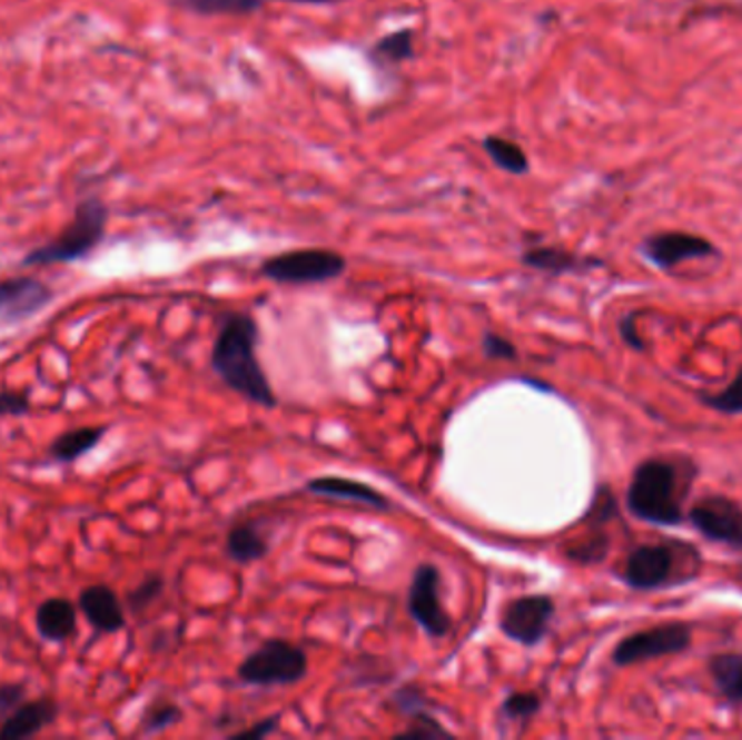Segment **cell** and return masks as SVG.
<instances>
[{
  "instance_id": "cell-1",
  "label": "cell",
  "mask_w": 742,
  "mask_h": 740,
  "mask_svg": "<svg viewBox=\"0 0 742 740\" xmlns=\"http://www.w3.org/2000/svg\"><path fill=\"white\" fill-rule=\"evenodd\" d=\"M259 326L250 315L233 313L219 328L211 354L214 369L233 392L267 408L276 406V395L263 372L259 356Z\"/></svg>"
},
{
  "instance_id": "cell-2",
  "label": "cell",
  "mask_w": 742,
  "mask_h": 740,
  "mask_svg": "<svg viewBox=\"0 0 742 740\" xmlns=\"http://www.w3.org/2000/svg\"><path fill=\"white\" fill-rule=\"evenodd\" d=\"M680 493V472L666 458H645L636 465L627 493L625 506L639 522L660 527H675L686 520Z\"/></svg>"
},
{
  "instance_id": "cell-3",
  "label": "cell",
  "mask_w": 742,
  "mask_h": 740,
  "mask_svg": "<svg viewBox=\"0 0 742 740\" xmlns=\"http://www.w3.org/2000/svg\"><path fill=\"white\" fill-rule=\"evenodd\" d=\"M306 669L308 658L303 648L271 639L239 664V678L253 687H291L305 678Z\"/></svg>"
},
{
  "instance_id": "cell-4",
  "label": "cell",
  "mask_w": 742,
  "mask_h": 740,
  "mask_svg": "<svg viewBox=\"0 0 742 740\" xmlns=\"http://www.w3.org/2000/svg\"><path fill=\"white\" fill-rule=\"evenodd\" d=\"M693 643V628L686 621H666L621 639L612 650V664L634 667L666 655L684 653Z\"/></svg>"
},
{
  "instance_id": "cell-5",
  "label": "cell",
  "mask_w": 742,
  "mask_h": 740,
  "mask_svg": "<svg viewBox=\"0 0 742 740\" xmlns=\"http://www.w3.org/2000/svg\"><path fill=\"white\" fill-rule=\"evenodd\" d=\"M107 211L98 200H88L79 207L72 224L44 248L31 253L27 265H48V263L77 262L86 257L89 250L102 239Z\"/></svg>"
},
{
  "instance_id": "cell-6",
  "label": "cell",
  "mask_w": 742,
  "mask_h": 740,
  "mask_svg": "<svg viewBox=\"0 0 742 740\" xmlns=\"http://www.w3.org/2000/svg\"><path fill=\"white\" fill-rule=\"evenodd\" d=\"M346 259L333 250H294L263 263L261 272L276 283L313 285L339 278L346 272Z\"/></svg>"
},
{
  "instance_id": "cell-7",
  "label": "cell",
  "mask_w": 742,
  "mask_h": 740,
  "mask_svg": "<svg viewBox=\"0 0 742 740\" xmlns=\"http://www.w3.org/2000/svg\"><path fill=\"white\" fill-rule=\"evenodd\" d=\"M691 525L712 543L742 552V504L728 495H703L686 513Z\"/></svg>"
},
{
  "instance_id": "cell-8",
  "label": "cell",
  "mask_w": 742,
  "mask_h": 740,
  "mask_svg": "<svg viewBox=\"0 0 742 740\" xmlns=\"http://www.w3.org/2000/svg\"><path fill=\"white\" fill-rule=\"evenodd\" d=\"M621 580L634 591H657L680 580L675 578V552L664 543H641L621 569Z\"/></svg>"
},
{
  "instance_id": "cell-9",
  "label": "cell",
  "mask_w": 742,
  "mask_h": 740,
  "mask_svg": "<svg viewBox=\"0 0 742 740\" xmlns=\"http://www.w3.org/2000/svg\"><path fill=\"white\" fill-rule=\"evenodd\" d=\"M554 614H556V604L550 595L545 593L524 595V598L513 600L504 609L499 628L511 641L522 643L525 648H532L545 639Z\"/></svg>"
},
{
  "instance_id": "cell-10",
  "label": "cell",
  "mask_w": 742,
  "mask_h": 740,
  "mask_svg": "<svg viewBox=\"0 0 742 740\" xmlns=\"http://www.w3.org/2000/svg\"><path fill=\"white\" fill-rule=\"evenodd\" d=\"M441 573L435 565H419L408 589V612L431 637H445L452 628L449 614L441 604Z\"/></svg>"
},
{
  "instance_id": "cell-11",
  "label": "cell",
  "mask_w": 742,
  "mask_h": 740,
  "mask_svg": "<svg viewBox=\"0 0 742 740\" xmlns=\"http://www.w3.org/2000/svg\"><path fill=\"white\" fill-rule=\"evenodd\" d=\"M641 253L647 262L655 265L657 269H673L680 263L693 262V259H708L719 255L716 246L699 235L682 233V230H669V233H655L641 244Z\"/></svg>"
},
{
  "instance_id": "cell-12",
  "label": "cell",
  "mask_w": 742,
  "mask_h": 740,
  "mask_svg": "<svg viewBox=\"0 0 742 740\" xmlns=\"http://www.w3.org/2000/svg\"><path fill=\"white\" fill-rule=\"evenodd\" d=\"M50 300L48 287L33 278H11L0 283V317H27Z\"/></svg>"
},
{
  "instance_id": "cell-13",
  "label": "cell",
  "mask_w": 742,
  "mask_h": 740,
  "mask_svg": "<svg viewBox=\"0 0 742 740\" xmlns=\"http://www.w3.org/2000/svg\"><path fill=\"white\" fill-rule=\"evenodd\" d=\"M57 717V706L50 699H38L33 703L18 706L2 723L0 739L20 740L42 732Z\"/></svg>"
},
{
  "instance_id": "cell-14",
  "label": "cell",
  "mask_w": 742,
  "mask_h": 740,
  "mask_svg": "<svg viewBox=\"0 0 742 740\" xmlns=\"http://www.w3.org/2000/svg\"><path fill=\"white\" fill-rule=\"evenodd\" d=\"M306 491L315 495H326V497H337V500H349L367 506H376L380 511L389 509V500L374 486L358 482V480L342 478V476H324V478H313L306 484Z\"/></svg>"
},
{
  "instance_id": "cell-15",
  "label": "cell",
  "mask_w": 742,
  "mask_h": 740,
  "mask_svg": "<svg viewBox=\"0 0 742 740\" xmlns=\"http://www.w3.org/2000/svg\"><path fill=\"white\" fill-rule=\"evenodd\" d=\"M81 609L100 632H118L125 628V610L109 586L96 584L86 589L81 593Z\"/></svg>"
},
{
  "instance_id": "cell-16",
  "label": "cell",
  "mask_w": 742,
  "mask_h": 740,
  "mask_svg": "<svg viewBox=\"0 0 742 740\" xmlns=\"http://www.w3.org/2000/svg\"><path fill=\"white\" fill-rule=\"evenodd\" d=\"M708 673L725 701L739 706L742 703V653H714L708 660Z\"/></svg>"
},
{
  "instance_id": "cell-17",
  "label": "cell",
  "mask_w": 742,
  "mask_h": 740,
  "mask_svg": "<svg viewBox=\"0 0 742 740\" xmlns=\"http://www.w3.org/2000/svg\"><path fill=\"white\" fill-rule=\"evenodd\" d=\"M36 625L48 641H66L77 630V610L68 600H48L38 609Z\"/></svg>"
},
{
  "instance_id": "cell-18",
  "label": "cell",
  "mask_w": 742,
  "mask_h": 740,
  "mask_svg": "<svg viewBox=\"0 0 742 740\" xmlns=\"http://www.w3.org/2000/svg\"><path fill=\"white\" fill-rule=\"evenodd\" d=\"M226 552L235 563L248 565V563L261 561L263 556L269 552V543L253 523H239L230 527L226 536Z\"/></svg>"
},
{
  "instance_id": "cell-19",
  "label": "cell",
  "mask_w": 742,
  "mask_h": 740,
  "mask_svg": "<svg viewBox=\"0 0 742 740\" xmlns=\"http://www.w3.org/2000/svg\"><path fill=\"white\" fill-rule=\"evenodd\" d=\"M524 263L527 267L550 272V274H568V272H582L591 267H600L602 262L595 259H580L571 255L563 248H550V246H538L530 248L524 255Z\"/></svg>"
},
{
  "instance_id": "cell-20",
  "label": "cell",
  "mask_w": 742,
  "mask_h": 740,
  "mask_svg": "<svg viewBox=\"0 0 742 740\" xmlns=\"http://www.w3.org/2000/svg\"><path fill=\"white\" fill-rule=\"evenodd\" d=\"M484 150H486L488 159L499 170H504L508 175L522 176L530 170V161H527L524 148L517 146L511 139H504V137H497V135H488L484 139Z\"/></svg>"
},
{
  "instance_id": "cell-21",
  "label": "cell",
  "mask_w": 742,
  "mask_h": 740,
  "mask_svg": "<svg viewBox=\"0 0 742 740\" xmlns=\"http://www.w3.org/2000/svg\"><path fill=\"white\" fill-rule=\"evenodd\" d=\"M105 431L107 428H79V431L63 433L59 438H55L50 452L57 461L72 463L75 458H79L81 454L89 452L102 438Z\"/></svg>"
},
{
  "instance_id": "cell-22",
  "label": "cell",
  "mask_w": 742,
  "mask_h": 740,
  "mask_svg": "<svg viewBox=\"0 0 742 740\" xmlns=\"http://www.w3.org/2000/svg\"><path fill=\"white\" fill-rule=\"evenodd\" d=\"M699 402L721 415H742V367L732 383L721 392H699Z\"/></svg>"
},
{
  "instance_id": "cell-23",
  "label": "cell",
  "mask_w": 742,
  "mask_h": 740,
  "mask_svg": "<svg viewBox=\"0 0 742 740\" xmlns=\"http://www.w3.org/2000/svg\"><path fill=\"white\" fill-rule=\"evenodd\" d=\"M611 539L604 532H595L577 543H573L567 550L568 561L580 565H597L609 556Z\"/></svg>"
},
{
  "instance_id": "cell-24",
  "label": "cell",
  "mask_w": 742,
  "mask_h": 740,
  "mask_svg": "<svg viewBox=\"0 0 742 740\" xmlns=\"http://www.w3.org/2000/svg\"><path fill=\"white\" fill-rule=\"evenodd\" d=\"M413 46H415V38L410 29L397 31L387 38H383L378 45L374 46V57L383 59L387 63H399L406 61L413 55Z\"/></svg>"
},
{
  "instance_id": "cell-25",
  "label": "cell",
  "mask_w": 742,
  "mask_h": 740,
  "mask_svg": "<svg viewBox=\"0 0 742 740\" xmlns=\"http://www.w3.org/2000/svg\"><path fill=\"white\" fill-rule=\"evenodd\" d=\"M182 7L205 13V16H216V13H250L257 11L263 4V0H178Z\"/></svg>"
},
{
  "instance_id": "cell-26",
  "label": "cell",
  "mask_w": 742,
  "mask_h": 740,
  "mask_svg": "<svg viewBox=\"0 0 742 740\" xmlns=\"http://www.w3.org/2000/svg\"><path fill=\"white\" fill-rule=\"evenodd\" d=\"M541 706H543V701L536 693H513V695L504 699L502 712L511 721H530L541 710Z\"/></svg>"
},
{
  "instance_id": "cell-27",
  "label": "cell",
  "mask_w": 742,
  "mask_h": 740,
  "mask_svg": "<svg viewBox=\"0 0 742 740\" xmlns=\"http://www.w3.org/2000/svg\"><path fill=\"white\" fill-rule=\"evenodd\" d=\"M614 515H616V500L609 486H600L593 497L591 509L586 511V522L606 523L611 522Z\"/></svg>"
},
{
  "instance_id": "cell-28",
  "label": "cell",
  "mask_w": 742,
  "mask_h": 740,
  "mask_svg": "<svg viewBox=\"0 0 742 740\" xmlns=\"http://www.w3.org/2000/svg\"><path fill=\"white\" fill-rule=\"evenodd\" d=\"M415 717V726L399 732V739H431V737H449V732L438 723L437 719L428 717L424 710L413 714Z\"/></svg>"
},
{
  "instance_id": "cell-29",
  "label": "cell",
  "mask_w": 742,
  "mask_h": 740,
  "mask_svg": "<svg viewBox=\"0 0 742 740\" xmlns=\"http://www.w3.org/2000/svg\"><path fill=\"white\" fill-rule=\"evenodd\" d=\"M180 717H182V714H180V710L176 708L175 703H161V706H155V708L146 714V719H144V730L150 732V734H152V732H161V730L175 726Z\"/></svg>"
},
{
  "instance_id": "cell-30",
  "label": "cell",
  "mask_w": 742,
  "mask_h": 740,
  "mask_svg": "<svg viewBox=\"0 0 742 740\" xmlns=\"http://www.w3.org/2000/svg\"><path fill=\"white\" fill-rule=\"evenodd\" d=\"M482 349H484L486 358H497V361H515L517 358V348L513 346V342H508L506 337H502L497 333H484Z\"/></svg>"
},
{
  "instance_id": "cell-31",
  "label": "cell",
  "mask_w": 742,
  "mask_h": 740,
  "mask_svg": "<svg viewBox=\"0 0 742 740\" xmlns=\"http://www.w3.org/2000/svg\"><path fill=\"white\" fill-rule=\"evenodd\" d=\"M636 317H639V313H627V315L619 322V335H621V342H623L627 348H632L634 352H645L647 346H645V339H643L641 333H639Z\"/></svg>"
},
{
  "instance_id": "cell-32",
  "label": "cell",
  "mask_w": 742,
  "mask_h": 740,
  "mask_svg": "<svg viewBox=\"0 0 742 740\" xmlns=\"http://www.w3.org/2000/svg\"><path fill=\"white\" fill-rule=\"evenodd\" d=\"M161 589H164V580L161 578H157V575L148 578L144 584L137 586V591H132L131 595H129L132 609H144L146 604L155 602L159 598Z\"/></svg>"
},
{
  "instance_id": "cell-33",
  "label": "cell",
  "mask_w": 742,
  "mask_h": 740,
  "mask_svg": "<svg viewBox=\"0 0 742 740\" xmlns=\"http://www.w3.org/2000/svg\"><path fill=\"white\" fill-rule=\"evenodd\" d=\"M29 411V397L24 393H0V417L22 415Z\"/></svg>"
},
{
  "instance_id": "cell-34",
  "label": "cell",
  "mask_w": 742,
  "mask_h": 740,
  "mask_svg": "<svg viewBox=\"0 0 742 740\" xmlns=\"http://www.w3.org/2000/svg\"><path fill=\"white\" fill-rule=\"evenodd\" d=\"M22 699H24L22 687H16V684L0 687V719L9 717L20 706Z\"/></svg>"
},
{
  "instance_id": "cell-35",
  "label": "cell",
  "mask_w": 742,
  "mask_h": 740,
  "mask_svg": "<svg viewBox=\"0 0 742 740\" xmlns=\"http://www.w3.org/2000/svg\"><path fill=\"white\" fill-rule=\"evenodd\" d=\"M276 728H278V717H271V719L261 721L257 728H248V730L235 734V739H261V737L271 734Z\"/></svg>"
},
{
  "instance_id": "cell-36",
  "label": "cell",
  "mask_w": 742,
  "mask_h": 740,
  "mask_svg": "<svg viewBox=\"0 0 742 740\" xmlns=\"http://www.w3.org/2000/svg\"><path fill=\"white\" fill-rule=\"evenodd\" d=\"M296 2H328V0H296Z\"/></svg>"
}]
</instances>
